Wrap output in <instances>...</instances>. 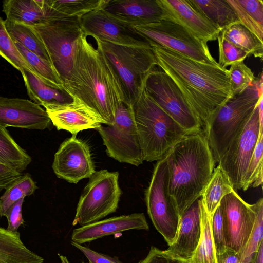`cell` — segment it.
Returning <instances> with one entry per match:
<instances>
[{"instance_id": "6da1fadb", "label": "cell", "mask_w": 263, "mask_h": 263, "mask_svg": "<svg viewBox=\"0 0 263 263\" xmlns=\"http://www.w3.org/2000/svg\"><path fill=\"white\" fill-rule=\"evenodd\" d=\"M151 47L157 66L177 85L204 133L218 110L233 96L228 70L164 47Z\"/></svg>"}, {"instance_id": "7a4b0ae2", "label": "cell", "mask_w": 263, "mask_h": 263, "mask_svg": "<svg viewBox=\"0 0 263 263\" xmlns=\"http://www.w3.org/2000/svg\"><path fill=\"white\" fill-rule=\"evenodd\" d=\"M62 82L72 98L94 110L106 125L113 124L117 107L124 103L123 89L110 64L84 33L76 42L71 69Z\"/></svg>"}, {"instance_id": "3957f363", "label": "cell", "mask_w": 263, "mask_h": 263, "mask_svg": "<svg viewBox=\"0 0 263 263\" xmlns=\"http://www.w3.org/2000/svg\"><path fill=\"white\" fill-rule=\"evenodd\" d=\"M166 157L168 193L181 217L201 197L216 163L203 132L184 136Z\"/></svg>"}, {"instance_id": "277c9868", "label": "cell", "mask_w": 263, "mask_h": 263, "mask_svg": "<svg viewBox=\"0 0 263 263\" xmlns=\"http://www.w3.org/2000/svg\"><path fill=\"white\" fill-rule=\"evenodd\" d=\"M133 107L144 161L163 159L177 142L190 134L160 107L144 88Z\"/></svg>"}, {"instance_id": "5b68a950", "label": "cell", "mask_w": 263, "mask_h": 263, "mask_svg": "<svg viewBox=\"0 0 263 263\" xmlns=\"http://www.w3.org/2000/svg\"><path fill=\"white\" fill-rule=\"evenodd\" d=\"M262 74L252 85L233 95L218 110L204 133L215 163L241 130L263 94Z\"/></svg>"}, {"instance_id": "8992f818", "label": "cell", "mask_w": 263, "mask_h": 263, "mask_svg": "<svg viewBox=\"0 0 263 263\" xmlns=\"http://www.w3.org/2000/svg\"><path fill=\"white\" fill-rule=\"evenodd\" d=\"M121 85L124 104L133 106L144 88L148 74L157 63L151 46H127L93 37Z\"/></svg>"}, {"instance_id": "52a82bcc", "label": "cell", "mask_w": 263, "mask_h": 263, "mask_svg": "<svg viewBox=\"0 0 263 263\" xmlns=\"http://www.w3.org/2000/svg\"><path fill=\"white\" fill-rule=\"evenodd\" d=\"M118 180V172L95 171L81 194L72 225L83 226L115 213L122 194Z\"/></svg>"}, {"instance_id": "ba28073f", "label": "cell", "mask_w": 263, "mask_h": 263, "mask_svg": "<svg viewBox=\"0 0 263 263\" xmlns=\"http://www.w3.org/2000/svg\"><path fill=\"white\" fill-rule=\"evenodd\" d=\"M168 182L166 155L154 166L149 185L145 191V201L152 223L170 246L175 238L180 217L168 193Z\"/></svg>"}, {"instance_id": "9c48e42d", "label": "cell", "mask_w": 263, "mask_h": 263, "mask_svg": "<svg viewBox=\"0 0 263 263\" xmlns=\"http://www.w3.org/2000/svg\"><path fill=\"white\" fill-rule=\"evenodd\" d=\"M133 27L151 46L164 47L198 62L218 64L211 55L206 43L198 39L166 15L158 22Z\"/></svg>"}, {"instance_id": "30bf717a", "label": "cell", "mask_w": 263, "mask_h": 263, "mask_svg": "<svg viewBox=\"0 0 263 263\" xmlns=\"http://www.w3.org/2000/svg\"><path fill=\"white\" fill-rule=\"evenodd\" d=\"M101 136L106 153L121 163L138 166L143 162L133 106L124 103L117 107L114 123L96 129Z\"/></svg>"}, {"instance_id": "8fae6325", "label": "cell", "mask_w": 263, "mask_h": 263, "mask_svg": "<svg viewBox=\"0 0 263 263\" xmlns=\"http://www.w3.org/2000/svg\"><path fill=\"white\" fill-rule=\"evenodd\" d=\"M32 27L42 40L62 81L71 69L76 42L84 33L80 18L62 17Z\"/></svg>"}, {"instance_id": "7c38bea8", "label": "cell", "mask_w": 263, "mask_h": 263, "mask_svg": "<svg viewBox=\"0 0 263 263\" xmlns=\"http://www.w3.org/2000/svg\"><path fill=\"white\" fill-rule=\"evenodd\" d=\"M144 89L160 107L189 134L202 132L198 118L177 85L165 72L154 69L146 79Z\"/></svg>"}, {"instance_id": "4fadbf2b", "label": "cell", "mask_w": 263, "mask_h": 263, "mask_svg": "<svg viewBox=\"0 0 263 263\" xmlns=\"http://www.w3.org/2000/svg\"><path fill=\"white\" fill-rule=\"evenodd\" d=\"M259 133L257 103L218 162L230 179L235 191L243 187L248 167Z\"/></svg>"}, {"instance_id": "5bb4252c", "label": "cell", "mask_w": 263, "mask_h": 263, "mask_svg": "<svg viewBox=\"0 0 263 263\" xmlns=\"http://www.w3.org/2000/svg\"><path fill=\"white\" fill-rule=\"evenodd\" d=\"M226 248L239 255L251 234L256 214L253 204L233 190L221 200Z\"/></svg>"}, {"instance_id": "9a60e30c", "label": "cell", "mask_w": 263, "mask_h": 263, "mask_svg": "<svg viewBox=\"0 0 263 263\" xmlns=\"http://www.w3.org/2000/svg\"><path fill=\"white\" fill-rule=\"evenodd\" d=\"M52 168L59 178L74 184L89 178L96 171L88 145L76 135L61 144L54 154Z\"/></svg>"}, {"instance_id": "2e32d148", "label": "cell", "mask_w": 263, "mask_h": 263, "mask_svg": "<svg viewBox=\"0 0 263 263\" xmlns=\"http://www.w3.org/2000/svg\"><path fill=\"white\" fill-rule=\"evenodd\" d=\"M80 23L87 36L122 45L151 46L133 26L111 16L102 8L83 15Z\"/></svg>"}, {"instance_id": "e0dca14e", "label": "cell", "mask_w": 263, "mask_h": 263, "mask_svg": "<svg viewBox=\"0 0 263 263\" xmlns=\"http://www.w3.org/2000/svg\"><path fill=\"white\" fill-rule=\"evenodd\" d=\"M51 121L46 111L32 101L0 96V125L44 130Z\"/></svg>"}, {"instance_id": "ac0fdd59", "label": "cell", "mask_w": 263, "mask_h": 263, "mask_svg": "<svg viewBox=\"0 0 263 263\" xmlns=\"http://www.w3.org/2000/svg\"><path fill=\"white\" fill-rule=\"evenodd\" d=\"M69 103L45 108L51 123L58 130L63 129L77 136L81 131L97 129L105 122L92 108L79 99L72 98Z\"/></svg>"}, {"instance_id": "d6986e66", "label": "cell", "mask_w": 263, "mask_h": 263, "mask_svg": "<svg viewBox=\"0 0 263 263\" xmlns=\"http://www.w3.org/2000/svg\"><path fill=\"white\" fill-rule=\"evenodd\" d=\"M166 15L205 43L217 40L221 30L195 8L189 0H159Z\"/></svg>"}, {"instance_id": "ffe728a7", "label": "cell", "mask_w": 263, "mask_h": 263, "mask_svg": "<svg viewBox=\"0 0 263 263\" xmlns=\"http://www.w3.org/2000/svg\"><path fill=\"white\" fill-rule=\"evenodd\" d=\"M102 9L132 26L155 23L166 16L159 0H107Z\"/></svg>"}, {"instance_id": "44dd1931", "label": "cell", "mask_w": 263, "mask_h": 263, "mask_svg": "<svg viewBox=\"0 0 263 263\" xmlns=\"http://www.w3.org/2000/svg\"><path fill=\"white\" fill-rule=\"evenodd\" d=\"M130 230H149L143 213L114 216L81 226L73 230L71 239L72 241L82 245Z\"/></svg>"}, {"instance_id": "7402d4cb", "label": "cell", "mask_w": 263, "mask_h": 263, "mask_svg": "<svg viewBox=\"0 0 263 263\" xmlns=\"http://www.w3.org/2000/svg\"><path fill=\"white\" fill-rule=\"evenodd\" d=\"M201 233L198 199L181 216L175 238L164 252L175 258L187 261L197 248Z\"/></svg>"}, {"instance_id": "603a6c76", "label": "cell", "mask_w": 263, "mask_h": 263, "mask_svg": "<svg viewBox=\"0 0 263 263\" xmlns=\"http://www.w3.org/2000/svg\"><path fill=\"white\" fill-rule=\"evenodd\" d=\"M6 20L30 26L42 25L52 18L46 0H6L3 2Z\"/></svg>"}, {"instance_id": "cb8c5ba5", "label": "cell", "mask_w": 263, "mask_h": 263, "mask_svg": "<svg viewBox=\"0 0 263 263\" xmlns=\"http://www.w3.org/2000/svg\"><path fill=\"white\" fill-rule=\"evenodd\" d=\"M21 73L29 97L38 105L46 108L72 101V97L65 90L48 85L32 72L24 70Z\"/></svg>"}, {"instance_id": "d4e9b609", "label": "cell", "mask_w": 263, "mask_h": 263, "mask_svg": "<svg viewBox=\"0 0 263 263\" xmlns=\"http://www.w3.org/2000/svg\"><path fill=\"white\" fill-rule=\"evenodd\" d=\"M44 259L26 248L19 232L0 228V263H43Z\"/></svg>"}, {"instance_id": "484cf974", "label": "cell", "mask_w": 263, "mask_h": 263, "mask_svg": "<svg viewBox=\"0 0 263 263\" xmlns=\"http://www.w3.org/2000/svg\"><path fill=\"white\" fill-rule=\"evenodd\" d=\"M233 190L234 189L230 179L218 164L214 168L201 195L206 211L211 217L221 199Z\"/></svg>"}, {"instance_id": "4316f807", "label": "cell", "mask_w": 263, "mask_h": 263, "mask_svg": "<svg viewBox=\"0 0 263 263\" xmlns=\"http://www.w3.org/2000/svg\"><path fill=\"white\" fill-rule=\"evenodd\" d=\"M239 21L263 41V1L227 0Z\"/></svg>"}, {"instance_id": "83f0119b", "label": "cell", "mask_w": 263, "mask_h": 263, "mask_svg": "<svg viewBox=\"0 0 263 263\" xmlns=\"http://www.w3.org/2000/svg\"><path fill=\"white\" fill-rule=\"evenodd\" d=\"M191 4L221 31L239 22L227 0H189Z\"/></svg>"}, {"instance_id": "f1b7e54d", "label": "cell", "mask_w": 263, "mask_h": 263, "mask_svg": "<svg viewBox=\"0 0 263 263\" xmlns=\"http://www.w3.org/2000/svg\"><path fill=\"white\" fill-rule=\"evenodd\" d=\"M4 22L9 34L14 42L20 44L52 65L44 44L32 26L6 19Z\"/></svg>"}, {"instance_id": "f546056e", "label": "cell", "mask_w": 263, "mask_h": 263, "mask_svg": "<svg viewBox=\"0 0 263 263\" xmlns=\"http://www.w3.org/2000/svg\"><path fill=\"white\" fill-rule=\"evenodd\" d=\"M201 233L197 248L188 263H217L216 254L211 232L212 217L203 202L199 199Z\"/></svg>"}, {"instance_id": "4dcf8cb0", "label": "cell", "mask_w": 263, "mask_h": 263, "mask_svg": "<svg viewBox=\"0 0 263 263\" xmlns=\"http://www.w3.org/2000/svg\"><path fill=\"white\" fill-rule=\"evenodd\" d=\"M31 161V157L18 145L6 128L0 125V163L21 173Z\"/></svg>"}, {"instance_id": "1f68e13d", "label": "cell", "mask_w": 263, "mask_h": 263, "mask_svg": "<svg viewBox=\"0 0 263 263\" xmlns=\"http://www.w3.org/2000/svg\"><path fill=\"white\" fill-rule=\"evenodd\" d=\"M220 34L227 40L261 60L263 57V41L241 22H237L222 29Z\"/></svg>"}, {"instance_id": "d6a6232c", "label": "cell", "mask_w": 263, "mask_h": 263, "mask_svg": "<svg viewBox=\"0 0 263 263\" xmlns=\"http://www.w3.org/2000/svg\"><path fill=\"white\" fill-rule=\"evenodd\" d=\"M53 17L81 18L87 13L101 8L107 0H46Z\"/></svg>"}, {"instance_id": "836d02e7", "label": "cell", "mask_w": 263, "mask_h": 263, "mask_svg": "<svg viewBox=\"0 0 263 263\" xmlns=\"http://www.w3.org/2000/svg\"><path fill=\"white\" fill-rule=\"evenodd\" d=\"M20 53L32 68L33 73L48 85L64 90L63 82L53 66L20 44L14 42Z\"/></svg>"}, {"instance_id": "e575fe53", "label": "cell", "mask_w": 263, "mask_h": 263, "mask_svg": "<svg viewBox=\"0 0 263 263\" xmlns=\"http://www.w3.org/2000/svg\"><path fill=\"white\" fill-rule=\"evenodd\" d=\"M37 189L35 182L29 173L15 180L5 189V192L0 197V217L4 216L7 210L14 203L31 195Z\"/></svg>"}, {"instance_id": "d590c367", "label": "cell", "mask_w": 263, "mask_h": 263, "mask_svg": "<svg viewBox=\"0 0 263 263\" xmlns=\"http://www.w3.org/2000/svg\"><path fill=\"white\" fill-rule=\"evenodd\" d=\"M256 217L250 237L240 255V263H251L260 243L263 242V199L252 204Z\"/></svg>"}, {"instance_id": "8d00e7d4", "label": "cell", "mask_w": 263, "mask_h": 263, "mask_svg": "<svg viewBox=\"0 0 263 263\" xmlns=\"http://www.w3.org/2000/svg\"><path fill=\"white\" fill-rule=\"evenodd\" d=\"M0 55L21 72L24 70L33 71L17 49L9 34L4 20L0 17Z\"/></svg>"}, {"instance_id": "74e56055", "label": "cell", "mask_w": 263, "mask_h": 263, "mask_svg": "<svg viewBox=\"0 0 263 263\" xmlns=\"http://www.w3.org/2000/svg\"><path fill=\"white\" fill-rule=\"evenodd\" d=\"M228 72L233 95L239 93L252 85L256 78L252 70L243 61L232 64Z\"/></svg>"}, {"instance_id": "f35d334b", "label": "cell", "mask_w": 263, "mask_h": 263, "mask_svg": "<svg viewBox=\"0 0 263 263\" xmlns=\"http://www.w3.org/2000/svg\"><path fill=\"white\" fill-rule=\"evenodd\" d=\"M219 47L218 65L226 68L234 63L243 61L250 54L225 39L220 32L217 37Z\"/></svg>"}, {"instance_id": "ab89813d", "label": "cell", "mask_w": 263, "mask_h": 263, "mask_svg": "<svg viewBox=\"0 0 263 263\" xmlns=\"http://www.w3.org/2000/svg\"><path fill=\"white\" fill-rule=\"evenodd\" d=\"M263 133H259L258 140L251 158L242 187L248 190L254 182L257 174L262 169Z\"/></svg>"}, {"instance_id": "60d3db41", "label": "cell", "mask_w": 263, "mask_h": 263, "mask_svg": "<svg viewBox=\"0 0 263 263\" xmlns=\"http://www.w3.org/2000/svg\"><path fill=\"white\" fill-rule=\"evenodd\" d=\"M211 232L216 254L223 253L227 249L223 228V214L220 205L212 217Z\"/></svg>"}, {"instance_id": "b9f144b4", "label": "cell", "mask_w": 263, "mask_h": 263, "mask_svg": "<svg viewBox=\"0 0 263 263\" xmlns=\"http://www.w3.org/2000/svg\"><path fill=\"white\" fill-rule=\"evenodd\" d=\"M24 198H22L13 205L6 211L5 216L6 217L8 225L6 229L8 231L17 232L18 227L23 224L24 220L22 217V208Z\"/></svg>"}, {"instance_id": "7bdbcfd3", "label": "cell", "mask_w": 263, "mask_h": 263, "mask_svg": "<svg viewBox=\"0 0 263 263\" xmlns=\"http://www.w3.org/2000/svg\"><path fill=\"white\" fill-rule=\"evenodd\" d=\"M72 246L78 249L86 257L89 263H122L116 257L97 252L88 247L71 241Z\"/></svg>"}, {"instance_id": "ee69618b", "label": "cell", "mask_w": 263, "mask_h": 263, "mask_svg": "<svg viewBox=\"0 0 263 263\" xmlns=\"http://www.w3.org/2000/svg\"><path fill=\"white\" fill-rule=\"evenodd\" d=\"M138 263H188V262L175 258L164 251L152 246L146 257Z\"/></svg>"}, {"instance_id": "f6af8a7d", "label": "cell", "mask_w": 263, "mask_h": 263, "mask_svg": "<svg viewBox=\"0 0 263 263\" xmlns=\"http://www.w3.org/2000/svg\"><path fill=\"white\" fill-rule=\"evenodd\" d=\"M22 175V173L0 163V191L6 189L15 180Z\"/></svg>"}, {"instance_id": "bcb514c9", "label": "cell", "mask_w": 263, "mask_h": 263, "mask_svg": "<svg viewBox=\"0 0 263 263\" xmlns=\"http://www.w3.org/2000/svg\"><path fill=\"white\" fill-rule=\"evenodd\" d=\"M217 263H240V255L230 249L226 250L221 254H216Z\"/></svg>"}, {"instance_id": "7dc6e473", "label": "cell", "mask_w": 263, "mask_h": 263, "mask_svg": "<svg viewBox=\"0 0 263 263\" xmlns=\"http://www.w3.org/2000/svg\"><path fill=\"white\" fill-rule=\"evenodd\" d=\"M263 94L260 96L258 102V113H259V131L260 133H263Z\"/></svg>"}, {"instance_id": "c3c4849f", "label": "cell", "mask_w": 263, "mask_h": 263, "mask_svg": "<svg viewBox=\"0 0 263 263\" xmlns=\"http://www.w3.org/2000/svg\"><path fill=\"white\" fill-rule=\"evenodd\" d=\"M251 263H263V242L260 243Z\"/></svg>"}, {"instance_id": "681fc988", "label": "cell", "mask_w": 263, "mask_h": 263, "mask_svg": "<svg viewBox=\"0 0 263 263\" xmlns=\"http://www.w3.org/2000/svg\"><path fill=\"white\" fill-rule=\"evenodd\" d=\"M262 169L260 170V171L257 174V175L255 178V180L252 186L254 187H258L262 184Z\"/></svg>"}, {"instance_id": "f907efd6", "label": "cell", "mask_w": 263, "mask_h": 263, "mask_svg": "<svg viewBox=\"0 0 263 263\" xmlns=\"http://www.w3.org/2000/svg\"><path fill=\"white\" fill-rule=\"evenodd\" d=\"M61 263H70L67 257L64 255L58 254Z\"/></svg>"}, {"instance_id": "816d5d0a", "label": "cell", "mask_w": 263, "mask_h": 263, "mask_svg": "<svg viewBox=\"0 0 263 263\" xmlns=\"http://www.w3.org/2000/svg\"><path fill=\"white\" fill-rule=\"evenodd\" d=\"M82 263H83V262H82Z\"/></svg>"}]
</instances>
